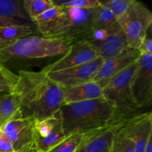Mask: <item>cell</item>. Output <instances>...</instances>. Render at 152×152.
I'll return each mask as SVG.
<instances>
[{"label": "cell", "instance_id": "cell-4", "mask_svg": "<svg viewBox=\"0 0 152 152\" xmlns=\"http://www.w3.org/2000/svg\"><path fill=\"white\" fill-rule=\"evenodd\" d=\"M73 43L67 39L28 36L0 50V62L4 65L12 59H41L64 55Z\"/></svg>", "mask_w": 152, "mask_h": 152}, {"label": "cell", "instance_id": "cell-7", "mask_svg": "<svg viewBox=\"0 0 152 152\" xmlns=\"http://www.w3.org/2000/svg\"><path fill=\"white\" fill-rule=\"evenodd\" d=\"M65 137L59 111L44 120H34L32 152H48Z\"/></svg>", "mask_w": 152, "mask_h": 152}, {"label": "cell", "instance_id": "cell-15", "mask_svg": "<svg viewBox=\"0 0 152 152\" xmlns=\"http://www.w3.org/2000/svg\"><path fill=\"white\" fill-rule=\"evenodd\" d=\"M118 124L86 133L74 152H111L115 129Z\"/></svg>", "mask_w": 152, "mask_h": 152}, {"label": "cell", "instance_id": "cell-23", "mask_svg": "<svg viewBox=\"0 0 152 152\" xmlns=\"http://www.w3.org/2000/svg\"><path fill=\"white\" fill-rule=\"evenodd\" d=\"M62 9H93L100 5L99 0H51Z\"/></svg>", "mask_w": 152, "mask_h": 152}, {"label": "cell", "instance_id": "cell-11", "mask_svg": "<svg viewBox=\"0 0 152 152\" xmlns=\"http://www.w3.org/2000/svg\"><path fill=\"white\" fill-rule=\"evenodd\" d=\"M117 129L134 144V152H145L148 139L152 136V114L151 112L137 114L125 119Z\"/></svg>", "mask_w": 152, "mask_h": 152}, {"label": "cell", "instance_id": "cell-31", "mask_svg": "<svg viewBox=\"0 0 152 152\" xmlns=\"http://www.w3.org/2000/svg\"><path fill=\"white\" fill-rule=\"evenodd\" d=\"M145 152H152V136L150 137V138L148 139Z\"/></svg>", "mask_w": 152, "mask_h": 152}, {"label": "cell", "instance_id": "cell-12", "mask_svg": "<svg viewBox=\"0 0 152 152\" xmlns=\"http://www.w3.org/2000/svg\"><path fill=\"white\" fill-rule=\"evenodd\" d=\"M97 56L96 50L88 41H79L73 43L62 58L45 67L42 71L49 73L66 69L90 62Z\"/></svg>", "mask_w": 152, "mask_h": 152}, {"label": "cell", "instance_id": "cell-16", "mask_svg": "<svg viewBox=\"0 0 152 152\" xmlns=\"http://www.w3.org/2000/svg\"><path fill=\"white\" fill-rule=\"evenodd\" d=\"M102 96V87L99 83L94 81L63 88V104L91 100Z\"/></svg>", "mask_w": 152, "mask_h": 152}, {"label": "cell", "instance_id": "cell-9", "mask_svg": "<svg viewBox=\"0 0 152 152\" xmlns=\"http://www.w3.org/2000/svg\"><path fill=\"white\" fill-rule=\"evenodd\" d=\"M87 41L93 46L97 56L104 60L118 54L129 47L126 35L118 22L107 31H94L92 37Z\"/></svg>", "mask_w": 152, "mask_h": 152}, {"label": "cell", "instance_id": "cell-20", "mask_svg": "<svg viewBox=\"0 0 152 152\" xmlns=\"http://www.w3.org/2000/svg\"><path fill=\"white\" fill-rule=\"evenodd\" d=\"M117 22L112 11L100 4L96 8L92 19V31H107Z\"/></svg>", "mask_w": 152, "mask_h": 152}, {"label": "cell", "instance_id": "cell-28", "mask_svg": "<svg viewBox=\"0 0 152 152\" xmlns=\"http://www.w3.org/2000/svg\"><path fill=\"white\" fill-rule=\"evenodd\" d=\"M140 54L152 55V39L147 34L137 48Z\"/></svg>", "mask_w": 152, "mask_h": 152}, {"label": "cell", "instance_id": "cell-24", "mask_svg": "<svg viewBox=\"0 0 152 152\" xmlns=\"http://www.w3.org/2000/svg\"><path fill=\"white\" fill-rule=\"evenodd\" d=\"M85 134H76L66 137L48 152H74L83 140Z\"/></svg>", "mask_w": 152, "mask_h": 152}, {"label": "cell", "instance_id": "cell-6", "mask_svg": "<svg viewBox=\"0 0 152 152\" xmlns=\"http://www.w3.org/2000/svg\"><path fill=\"white\" fill-rule=\"evenodd\" d=\"M117 21L126 35L128 46L137 49L151 28L152 13L143 3L134 0L127 12Z\"/></svg>", "mask_w": 152, "mask_h": 152}, {"label": "cell", "instance_id": "cell-8", "mask_svg": "<svg viewBox=\"0 0 152 152\" xmlns=\"http://www.w3.org/2000/svg\"><path fill=\"white\" fill-rule=\"evenodd\" d=\"M132 96L138 108L150 105L152 100V55H140L130 81Z\"/></svg>", "mask_w": 152, "mask_h": 152}, {"label": "cell", "instance_id": "cell-10", "mask_svg": "<svg viewBox=\"0 0 152 152\" xmlns=\"http://www.w3.org/2000/svg\"><path fill=\"white\" fill-rule=\"evenodd\" d=\"M104 61L102 58L97 56L85 64L46 74L50 80L63 88L72 87L92 81L102 67Z\"/></svg>", "mask_w": 152, "mask_h": 152}, {"label": "cell", "instance_id": "cell-5", "mask_svg": "<svg viewBox=\"0 0 152 152\" xmlns=\"http://www.w3.org/2000/svg\"><path fill=\"white\" fill-rule=\"evenodd\" d=\"M137 60L109 79L102 86L103 96L114 102L117 114L122 120H125V116L129 112L139 108L132 96L130 88L131 79L134 73Z\"/></svg>", "mask_w": 152, "mask_h": 152}, {"label": "cell", "instance_id": "cell-21", "mask_svg": "<svg viewBox=\"0 0 152 152\" xmlns=\"http://www.w3.org/2000/svg\"><path fill=\"white\" fill-rule=\"evenodd\" d=\"M22 3L31 22L34 18L54 7L51 0H24Z\"/></svg>", "mask_w": 152, "mask_h": 152}, {"label": "cell", "instance_id": "cell-3", "mask_svg": "<svg viewBox=\"0 0 152 152\" xmlns=\"http://www.w3.org/2000/svg\"><path fill=\"white\" fill-rule=\"evenodd\" d=\"M96 8L64 9L54 22L37 29L46 38L67 39L74 43L88 40L93 34L92 19Z\"/></svg>", "mask_w": 152, "mask_h": 152}, {"label": "cell", "instance_id": "cell-17", "mask_svg": "<svg viewBox=\"0 0 152 152\" xmlns=\"http://www.w3.org/2000/svg\"><path fill=\"white\" fill-rule=\"evenodd\" d=\"M19 99L14 93L0 96V128L12 120L22 119Z\"/></svg>", "mask_w": 152, "mask_h": 152}, {"label": "cell", "instance_id": "cell-13", "mask_svg": "<svg viewBox=\"0 0 152 152\" xmlns=\"http://www.w3.org/2000/svg\"><path fill=\"white\" fill-rule=\"evenodd\" d=\"M32 118L12 120L0 128L7 139L12 142L16 152H32Z\"/></svg>", "mask_w": 152, "mask_h": 152}, {"label": "cell", "instance_id": "cell-25", "mask_svg": "<svg viewBox=\"0 0 152 152\" xmlns=\"http://www.w3.org/2000/svg\"><path fill=\"white\" fill-rule=\"evenodd\" d=\"M134 0H99L102 5L112 11L116 19H119L127 12Z\"/></svg>", "mask_w": 152, "mask_h": 152}, {"label": "cell", "instance_id": "cell-27", "mask_svg": "<svg viewBox=\"0 0 152 152\" xmlns=\"http://www.w3.org/2000/svg\"><path fill=\"white\" fill-rule=\"evenodd\" d=\"M117 126L115 129L111 152H134L132 141L117 129Z\"/></svg>", "mask_w": 152, "mask_h": 152}, {"label": "cell", "instance_id": "cell-30", "mask_svg": "<svg viewBox=\"0 0 152 152\" xmlns=\"http://www.w3.org/2000/svg\"><path fill=\"white\" fill-rule=\"evenodd\" d=\"M10 25H29L28 24V22H25V21H21V20H18V19H13V18L0 16V28L10 26Z\"/></svg>", "mask_w": 152, "mask_h": 152}, {"label": "cell", "instance_id": "cell-29", "mask_svg": "<svg viewBox=\"0 0 152 152\" xmlns=\"http://www.w3.org/2000/svg\"><path fill=\"white\" fill-rule=\"evenodd\" d=\"M0 152H16L12 142L1 131H0Z\"/></svg>", "mask_w": 152, "mask_h": 152}, {"label": "cell", "instance_id": "cell-22", "mask_svg": "<svg viewBox=\"0 0 152 152\" xmlns=\"http://www.w3.org/2000/svg\"><path fill=\"white\" fill-rule=\"evenodd\" d=\"M19 77L4 66L0 68V92L11 94L15 91Z\"/></svg>", "mask_w": 152, "mask_h": 152}, {"label": "cell", "instance_id": "cell-19", "mask_svg": "<svg viewBox=\"0 0 152 152\" xmlns=\"http://www.w3.org/2000/svg\"><path fill=\"white\" fill-rule=\"evenodd\" d=\"M0 16L25 22L31 21L20 0H0Z\"/></svg>", "mask_w": 152, "mask_h": 152}, {"label": "cell", "instance_id": "cell-2", "mask_svg": "<svg viewBox=\"0 0 152 152\" xmlns=\"http://www.w3.org/2000/svg\"><path fill=\"white\" fill-rule=\"evenodd\" d=\"M65 137L85 134L118 124L120 118L113 102L104 96L96 99L62 104L59 109Z\"/></svg>", "mask_w": 152, "mask_h": 152}, {"label": "cell", "instance_id": "cell-1", "mask_svg": "<svg viewBox=\"0 0 152 152\" xmlns=\"http://www.w3.org/2000/svg\"><path fill=\"white\" fill-rule=\"evenodd\" d=\"M14 94L19 99L22 118L42 120L59 111L63 104V88L44 71L22 70Z\"/></svg>", "mask_w": 152, "mask_h": 152}, {"label": "cell", "instance_id": "cell-18", "mask_svg": "<svg viewBox=\"0 0 152 152\" xmlns=\"http://www.w3.org/2000/svg\"><path fill=\"white\" fill-rule=\"evenodd\" d=\"M30 25H10L0 28V50L10 47L21 39L33 34Z\"/></svg>", "mask_w": 152, "mask_h": 152}, {"label": "cell", "instance_id": "cell-26", "mask_svg": "<svg viewBox=\"0 0 152 152\" xmlns=\"http://www.w3.org/2000/svg\"><path fill=\"white\" fill-rule=\"evenodd\" d=\"M64 9H62L57 6H54L52 8L46 10L45 12L42 13L37 17L34 18L31 20V22L35 23V25H37V28H42L54 22L58 17L62 15Z\"/></svg>", "mask_w": 152, "mask_h": 152}, {"label": "cell", "instance_id": "cell-14", "mask_svg": "<svg viewBox=\"0 0 152 152\" xmlns=\"http://www.w3.org/2000/svg\"><path fill=\"white\" fill-rule=\"evenodd\" d=\"M140 55L137 49L127 47L118 54L105 59L92 81L98 83L102 87L109 79L136 62Z\"/></svg>", "mask_w": 152, "mask_h": 152}, {"label": "cell", "instance_id": "cell-32", "mask_svg": "<svg viewBox=\"0 0 152 152\" xmlns=\"http://www.w3.org/2000/svg\"><path fill=\"white\" fill-rule=\"evenodd\" d=\"M2 66H4V65H3L2 64H1V62H0V68H1V67H2Z\"/></svg>", "mask_w": 152, "mask_h": 152}]
</instances>
